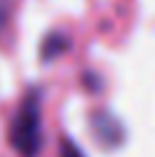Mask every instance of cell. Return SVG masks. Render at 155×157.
<instances>
[{
	"label": "cell",
	"mask_w": 155,
	"mask_h": 157,
	"mask_svg": "<svg viewBox=\"0 0 155 157\" xmlns=\"http://www.w3.org/2000/svg\"><path fill=\"white\" fill-rule=\"evenodd\" d=\"M67 36L62 34H49L47 39H44L42 44V59H54V57H60L65 49H67Z\"/></svg>",
	"instance_id": "cell-2"
},
{
	"label": "cell",
	"mask_w": 155,
	"mask_h": 157,
	"mask_svg": "<svg viewBox=\"0 0 155 157\" xmlns=\"http://www.w3.org/2000/svg\"><path fill=\"white\" fill-rule=\"evenodd\" d=\"M60 157H85V155L80 152V147H78L73 139H62V144H60Z\"/></svg>",
	"instance_id": "cell-3"
},
{
	"label": "cell",
	"mask_w": 155,
	"mask_h": 157,
	"mask_svg": "<svg viewBox=\"0 0 155 157\" xmlns=\"http://www.w3.org/2000/svg\"><path fill=\"white\" fill-rule=\"evenodd\" d=\"M3 23H5V5L0 3V29H3Z\"/></svg>",
	"instance_id": "cell-4"
},
{
	"label": "cell",
	"mask_w": 155,
	"mask_h": 157,
	"mask_svg": "<svg viewBox=\"0 0 155 157\" xmlns=\"http://www.w3.org/2000/svg\"><path fill=\"white\" fill-rule=\"evenodd\" d=\"M10 147L21 157H36L42 152V93L29 90L21 101L8 132Z\"/></svg>",
	"instance_id": "cell-1"
}]
</instances>
